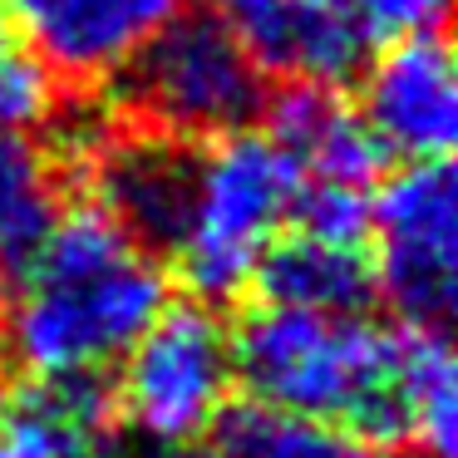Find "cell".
I'll return each mask as SVG.
<instances>
[{"instance_id":"11","label":"cell","mask_w":458,"mask_h":458,"mask_svg":"<svg viewBox=\"0 0 458 458\" xmlns=\"http://www.w3.org/2000/svg\"><path fill=\"white\" fill-rule=\"evenodd\" d=\"M271 139L296 163L301 182L369 188L379 158H385L369 129L360 123V114L345 109L326 84H296L271 114Z\"/></svg>"},{"instance_id":"12","label":"cell","mask_w":458,"mask_h":458,"mask_svg":"<svg viewBox=\"0 0 458 458\" xmlns=\"http://www.w3.org/2000/svg\"><path fill=\"white\" fill-rule=\"evenodd\" d=\"M261 291L271 306L320 310V316H360L375 296V271L350 242H326L291 232L261 257Z\"/></svg>"},{"instance_id":"7","label":"cell","mask_w":458,"mask_h":458,"mask_svg":"<svg viewBox=\"0 0 458 458\" xmlns=\"http://www.w3.org/2000/svg\"><path fill=\"white\" fill-rule=\"evenodd\" d=\"M375 291L409 326H444L458 291V188L448 158L409 163L369 198Z\"/></svg>"},{"instance_id":"2","label":"cell","mask_w":458,"mask_h":458,"mask_svg":"<svg viewBox=\"0 0 458 458\" xmlns=\"http://www.w3.org/2000/svg\"><path fill=\"white\" fill-rule=\"evenodd\" d=\"M232 375L257 404L335 424L365 448L409 444L399 330L365 316H320L267 301L232 335Z\"/></svg>"},{"instance_id":"10","label":"cell","mask_w":458,"mask_h":458,"mask_svg":"<svg viewBox=\"0 0 458 458\" xmlns=\"http://www.w3.org/2000/svg\"><path fill=\"white\" fill-rule=\"evenodd\" d=\"M192 168L198 153L168 133H139V139H109L94 148V188L99 202L139 247L173 251L188 217Z\"/></svg>"},{"instance_id":"9","label":"cell","mask_w":458,"mask_h":458,"mask_svg":"<svg viewBox=\"0 0 458 458\" xmlns=\"http://www.w3.org/2000/svg\"><path fill=\"white\" fill-rule=\"evenodd\" d=\"M178 0H0L11 25L50 74L74 84L114 80Z\"/></svg>"},{"instance_id":"4","label":"cell","mask_w":458,"mask_h":458,"mask_svg":"<svg viewBox=\"0 0 458 458\" xmlns=\"http://www.w3.org/2000/svg\"><path fill=\"white\" fill-rule=\"evenodd\" d=\"M123 99L168 139H227L261 114V70L212 11H173L123 64Z\"/></svg>"},{"instance_id":"3","label":"cell","mask_w":458,"mask_h":458,"mask_svg":"<svg viewBox=\"0 0 458 458\" xmlns=\"http://www.w3.org/2000/svg\"><path fill=\"white\" fill-rule=\"evenodd\" d=\"M296 192L301 173L271 133L237 129L212 139V148L198 153L188 217L173 242L182 281L202 301L237 296L247 281H257L261 257L291 227Z\"/></svg>"},{"instance_id":"5","label":"cell","mask_w":458,"mask_h":458,"mask_svg":"<svg viewBox=\"0 0 458 458\" xmlns=\"http://www.w3.org/2000/svg\"><path fill=\"white\" fill-rule=\"evenodd\" d=\"M444 11L448 0H217L212 15L261 74L335 89L385 45L438 35Z\"/></svg>"},{"instance_id":"14","label":"cell","mask_w":458,"mask_h":458,"mask_svg":"<svg viewBox=\"0 0 458 458\" xmlns=\"http://www.w3.org/2000/svg\"><path fill=\"white\" fill-rule=\"evenodd\" d=\"M212 434V458H375L355 434L320 424L306 414H286L271 404L222 409Z\"/></svg>"},{"instance_id":"15","label":"cell","mask_w":458,"mask_h":458,"mask_svg":"<svg viewBox=\"0 0 458 458\" xmlns=\"http://www.w3.org/2000/svg\"><path fill=\"white\" fill-rule=\"evenodd\" d=\"M60 217L45 158L21 139H0V267L15 271Z\"/></svg>"},{"instance_id":"6","label":"cell","mask_w":458,"mask_h":458,"mask_svg":"<svg viewBox=\"0 0 458 458\" xmlns=\"http://www.w3.org/2000/svg\"><path fill=\"white\" fill-rule=\"evenodd\" d=\"M119 409L153 448L202 438L232 399V335L208 306H163L119 360Z\"/></svg>"},{"instance_id":"13","label":"cell","mask_w":458,"mask_h":458,"mask_svg":"<svg viewBox=\"0 0 458 458\" xmlns=\"http://www.w3.org/2000/svg\"><path fill=\"white\" fill-rule=\"evenodd\" d=\"M399 394L409 419V448L424 458H454L458 438V375L444 326L399 330Z\"/></svg>"},{"instance_id":"8","label":"cell","mask_w":458,"mask_h":458,"mask_svg":"<svg viewBox=\"0 0 458 458\" xmlns=\"http://www.w3.org/2000/svg\"><path fill=\"white\" fill-rule=\"evenodd\" d=\"M360 123L379 153L409 163H434L454 153L458 139V70L444 35H409L369 55Z\"/></svg>"},{"instance_id":"16","label":"cell","mask_w":458,"mask_h":458,"mask_svg":"<svg viewBox=\"0 0 458 458\" xmlns=\"http://www.w3.org/2000/svg\"><path fill=\"white\" fill-rule=\"evenodd\" d=\"M50 104H55V74L0 21V139H21L25 129L45 123Z\"/></svg>"},{"instance_id":"1","label":"cell","mask_w":458,"mask_h":458,"mask_svg":"<svg viewBox=\"0 0 458 458\" xmlns=\"http://www.w3.org/2000/svg\"><path fill=\"white\" fill-rule=\"evenodd\" d=\"M168 306L148 247L104 208H70L11 271L0 335L30 379H99Z\"/></svg>"},{"instance_id":"17","label":"cell","mask_w":458,"mask_h":458,"mask_svg":"<svg viewBox=\"0 0 458 458\" xmlns=\"http://www.w3.org/2000/svg\"><path fill=\"white\" fill-rule=\"evenodd\" d=\"M0 458H45V448L11 414H0Z\"/></svg>"}]
</instances>
